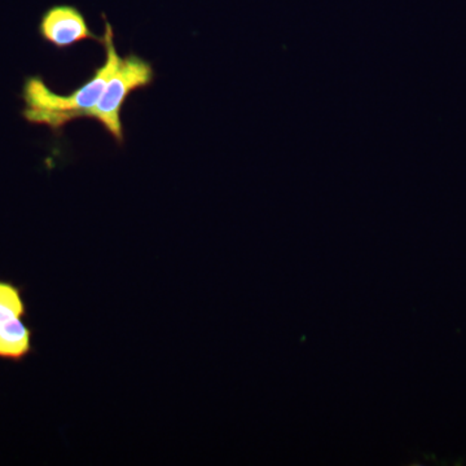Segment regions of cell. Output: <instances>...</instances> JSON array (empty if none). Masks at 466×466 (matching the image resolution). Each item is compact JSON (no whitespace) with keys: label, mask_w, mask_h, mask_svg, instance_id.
Segmentation results:
<instances>
[{"label":"cell","mask_w":466,"mask_h":466,"mask_svg":"<svg viewBox=\"0 0 466 466\" xmlns=\"http://www.w3.org/2000/svg\"><path fill=\"white\" fill-rule=\"evenodd\" d=\"M103 17L106 20L103 46L106 52L104 66L97 67L92 78L70 95L55 94L41 76L26 78L23 90V99L25 101L23 116L27 122L46 125L51 130L58 131L69 122L82 118L87 110L96 106L101 92L121 58L115 45V30L104 15Z\"/></svg>","instance_id":"6da1fadb"},{"label":"cell","mask_w":466,"mask_h":466,"mask_svg":"<svg viewBox=\"0 0 466 466\" xmlns=\"http://www.w3.org/2000/svg\"><path fill=\"white\" fill-rule=\"evenodd\" d=\"M153 79H155V70L149 61L135 54L119 58L106 87L101 92L96 106L87 110L82 118L95 119L99 122L118 146H124L122 108L134 91L149 87L153 84Z\"/></svg>","instance_id":"7a4b0ae2"},{"label":"cell","mask_w":466,"mask_h":466,"mask_svg":"<svg viewBox=\"0 0 466 466\" xmlns=\"http://www.w3.org/2000/svg\"><path fill=\"white\" fill-rule=\"evenodd\" d=\"M38 32L43 41L50 43L58 50L75 47L85 41H95L103 45V38L95 35L85 15L76 5H52L42 15Z\"/></svg>","instance_id":"3957f363"},{"label":"cell","mask_w":466,"mask_h":466,"mask_svg":"<svg viewBox=\"0 0 466 466\" xmlns=\"http://www.w3.org/2000/svg\"><path fill=\"white\" fill-rule=\"evenodd\" d=\"M33 352V332L23 319L0 325V359L20 363Z\"/></svg>","instance_id":"277c9868"},{"label":"cell","mask_w":466,"mask_h":466,"mask_svg":"<svg viewBox=\"0 0 466 466\" xmlns=\"http://www.w3.org/2000/svg\"><path fill=\"white\" fill-rule=\"evenodd\" d=\"M26 303L20 288L11 281L0 280V325L24 319Z\"/></svg>","instance_id":"5b68a950"}]
</instances>
